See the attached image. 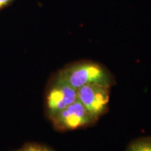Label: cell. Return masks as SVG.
<instances>
[{
	"mask_svg": "<svg viewBox=\"0 0 151 151\" xmlns=\"http://www.w3.org/2000/svg\"><path fill=\"white\" fill-rule=\"evenodd\" d=\"M77 99V90L57 74L52 80L46 92L47 116L49 119H52Z\"/></svg>",
	"mask_w": 151,
	"mask_h": 151,
	"instance_id": "7a4b0ae2",
	"label": "cell"
},
{
	"mask_svg": "<svg viewBox=\"0 0 151 151\" xmlns=\"http://www.w3.org/2000/svg\"><path fill=\"white\" fill-rule=\"evenodd\" d=\"M14 0H0V10L1 9L4 8L5 6H8L11 4Z\"/></svg>",
	"mask_w": 151,
	"mask_h": 151,
	"instance_id": "52a82bcc",
	"label": "cell"
},
{
	"mask_svg": "<svg viewBox=\"0 0 151 151\" xmlns=\"http://www.w3.org/2000/svg\"><path fill=\"white\" fill-rule=\"evenodd\" d=\"M58 75L76 90L90 84L110 88L113 83V78L108 69L99 63L88 60L67 65Z\"/></svg>",
	"mask_w": 151,
	"mask_h": 151,
	"instance_id": "6da1fadb",
	"label": "cell"
},
{
	"mask_svg": "<svg viewBox=\"0 0 151 151\" xmlns=\"http://www.w3.org/2000/svg\"><path fill=\"white\" fill-rule=\"evenodd\" d=\"M50 120L55 129L58 131L77 129L90 125L96 121L78 99Z\"/></svg>",
	"mask_w": 151,
	"mask_h": 151,
	"instance_id": "3957f363",
	"label": "cell"
},
{
	"mask_svg": "<svg viewBox=\"0 0 151 151\" xmlns=\"http://www.w3.org/2000/svg\"><path fill=\"white\" fill-rule=\"evenodd\" d=\"M127 151H151V138H142L133 141Z\"/></svg>",
	"mask_w": 151,
	"mask_h": 151,
	"instance_id": "5b68a950",
	"label": "cell"
},
{
	"mask_svg": "<svg viewBox=\"0 0 151 151\" xmlns=\"http://www.w3.org/2000/svg\"><path fill=\"white\" fill-rule=\"evenodd\" d=\"M19 151H54L52 149L46 146L37 143H29L25 145Z\"/></svg>",
	"mask_w": 151,
	"mask_h": 151,
	"instance_id": "8992f818",
	"label": "cell"
},
{
	"mask_svg": "<svg viewBox=\"0 0 151 151\" xmlns=\"http://www.w3.org/2000/svg\"><path fill=\"white\" fill-rule=\"evenodd\" d=\"M77 98L96 120L106 112L109 102V87L90 84L77 90Z\"/></svg>",
	"mask_w": 151,
	"mask_h": 151,
	"instance_id": "277c9868",
	"label": "cell"
}]
</instances>
